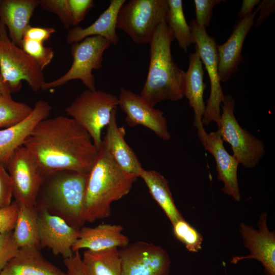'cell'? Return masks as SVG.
I'll list each match as a JSON object with an SVG mask.
<instances>
[{"label":"cell","mask_w":275,"mask_h":275,"mask_svg":"<svg viewBox=\"0 0 275 275\" xmlns=\"http://www.w3.org/2000/svg\"><path fill=\"white\" fill-rule=\"evenodd\" d=\"M0 95L11 96V93L8 85L5 82L0 72Z\"/></svg>","instance_id":"obj_42"},{"label":"cell","mask_w":275,"mask_h":275,"mask_svg":"<svg viewBox=\"0 0 275 275\" xmlns=\"http://www.w3.org/2000/svg\"><path fill=\"white\" fill-rule=\"evenodd\" d=\"M118 96L102 90L82 91L65 111L90 135L99 150L102 130L109 123L112 112L117 109Z\"/></svg>","instance_id":"obj_5"},{"label":"cell","mask_w":275,"mask_h":275,"mask_svg":"<svg viewBox=\"0 0 275 275\" xmlns=\"http://www.w3.org/2000/svg\"><path fill=\"white\" fill-rule=\"evenodd\" d=\"M117 109L113 111L102 145L117 164L126 172L139 177L143 169L132 149L126 143L124 127L118 126L116 119Z\"/></svg>","instance_id":"obj_19"},{"label":"cell","mask_w":275,"mask_h":275,"mask_svg":"<svg viewBox=\"0 0 275 275\" xmlns=\"http://www.w3.org/2000/svg\"><path fill=\"white\" fill-rule=\"evenodd\" d=\"M21 48L31 57L43 70L51 62L54 51L51 47H46L43 43L23 39Z\"/></svg>","instance_id":"obj_31"},{"label":"cell","mask_w":275,"mask_h":275,"mask_svg":"<svg viewBox=\"0 0 275 275\" xmlns=\"http://www.w3.org/2000/svg\"><path fill=\"white\" fill-rule=\"evenodd\" d=\"M110 45L111 43L107 40L98 36L88 37L72 43L70 50L73 62L70 69L60 78L45 82L41 90L51 89L70 80L78 79L88 90H96L92 71L101 68L103 53Z\"/></svg>","instance_id":"obj_8"},{"label":"cell","mask_w":275,"mask_h":275,"mask_svg":"<svg viewBox=\"0 0 275 275\" xmlns=\"http://www.w3.org/2000/svg\"><path fill=\"white\" fill-rule=\"evenodd\" d=\"M6 168L12 181L15 201L29 207L35 206L45 176L33 156L22 145L10 156Z\"/></svg>","instance_id":"obj_11"},{"label":"cell","mask_w":275,"mask_h":275,"mask_svg":"<svg viewBox=\"0 0 275 275\" xmlns=\"http://www.w3.org/2000/svg\"><path fill=\"white\" fill-rule=\"evenodd\" d=\"M195 49L194 53L189 54L188 68L185 72L184 96L194 110V125L198 129L203 126L202 120L206 106L203 99L206 85L203 81L202 62L197 49Z\"/></svg>","instance_id":"obj_24"},{"label":"cell","mask_w":275,"mask_h":275,"mask_svg":"<svg viewBox=\"0 0 275 275\" xmlns=\"http://www.w3.org/2000/svg\"><path fill=\"white\" fill-rule=\"evenodd\" d=\"M221 2V0H195V20L197 24L205 29L208 26L212 15L213 7Z\"/></svg>","instance_id":"obj_34"},{"label":"cell","mask_w":275,"mask_h":275,"mask_svg":"<svg viewBox=\"0 0 275 275\" xmlns=\"http://www.w3.org/2000/svg\"><path fill=\"white\" fill-rule=\"evenodd\" d=\"M274 1L265 0L262 1L257 8L260 10V14L258 19L255 22V26H258L267 18L270 14L274 12Z\"/></svg>","instance_id":"obj_40"},{"label":"cell","mask_w":275,"mask_h":275,"mask_svg":"<svg viewBox=\"0 0 275 275\" xmlns=\"http://www.w3.org/2000/svg\"><path fill=\"white\" fill-rule=\"evenodd\" d=\"M120 225L102 224L94 227H82L79 237L72 247V251L86 249L100 251L115 248H123L129 244V239L122 233Z\"/></svg>","instance_id":"obj_20"},{"label":"cell","mask_w":275,"mask_h":275,"mask_svg":"<svg viewBox=\"0 0 275 275\" xmlns=\"http://www.w3.org/2000/svg\"><path fill=\"white\" fill-rule=\"evenodd\" d=\"M38 0H0V22L9 31L11 40L21 48L24 34Z\"/></svg>","instance_id":"obj_21"},{"label":"cell","mask_w":275,"mask_h":275,"mask_svg":"<svg viewBox=\"0 0 275 275\" xmlns=\"http://www.w3.org/2000/svg\"><path fill=\"white\" fill-rule=\"evenodd\" d=\"M82 259L87 275H122L117 248L97 252L87 250Z\"/></svg>","instance_id":"obj_27"},{"label":"cell","mask_w":275,"mask_h":275,"mask_svg":"<svg viewBox=\"0 0 275 275\" xmlns=\"http://www.w3.org/2000/svg\"><path fill=\"white\" fill-rule=\"evenodd\" d=\"M175 237L191 253H198L202 249L203 235L184 218L172 225Z\"/></svg>","instance_id":"obj_30"},{"label":"cell","mask_w":275,"mask_h":275,"mask_svg":"<svg viewBox=\"0 0 275 275\" xmlns=\"http://www.w3.org/2000/svg\"><path fill=\"white\" fill-rule=\"evenodd\" d=\"M68 275H87L79 251H76L69 257L64 259Z\"/></svg>","instance_id":"obj_38"},{"label":"cell","mask_w":275,"mask_h":275,"mask_svg":"<svg viewBox=\"0 0 275 275\" xmlns=\"http://www.w3.org/2000/svg\"><path fill=\"white\" fill-rule=\"evenodd\" d=\"M23 146L45 177L63 170L88 173L98 152L89 134L73 119L63 116L40 121Z\"/></svg>","instance_id":"obj_1"},{"label":"cell","mask_w":275,"mask_h":275,"mask_svg":"<svg viewBox=\"0 0 275 275\" xmlns=\"http://www.w3.org/2000/svg\"><path fill=\"white\" fill-rule=\"evenodd\" d=\"M40 248H47L54 255L64 259L73 254L72 247L79 237V230L69 225L62 218L36 206Z\"/></svg>","instance_id":"obj_14"},{"label":"cell","mask_w":275,"mask_h":275,"mask_svg":"<svg viewBox=\"0 0 275 275\" xmlns=\"http://www.w3.org/2000/svg\"><path fill=\"white\" fill-rule=\"evenodd\" d=\"M138 177L121 169L101 145L89 173L85 199L86 222L108 217L111 204L127 195Z\"/></svg>","instance_id":"obj_3"},{"label":"cell","mask_w":275,"mask_h":275,"mask_svg":"<svg viewBox=\"0 0 275 275\" xmlns=\"http://www.w3.org/2000/svg\"><path fill=\"white\" fill-rule=\"evenodd\" d=\"M43 9L55 14L64 26L68 29L73 25L69 0H38Z\"/></svg>","instance_id":"obj_32"},{"label":"cell","mask_w":275,"mask_h":275,"mask_svg":"<svg viewBox=\"0 0 275 275\" xmlns=\"http://www.w3.org/2000/svg\"><path fill=\"white\" fill-rule=\"evenodd\" d=\"M32 110L28 104L15 101L11 96L0 95V129L23 120Z\"/></svg>","instance_id":"obj_29"},{"label":"cell","mask_w":275,"mask_h":275,"mask_svg":"<svg viewBox=\"0 0 275 275\" xmlns=\"http://www.w3.org/2000/svg\"><path fill=\"white\" fill-rule=\"evenodd\" d=\"M139 177L144 181L152 197L172 225L184 218L175 204L169 182L163 175L155 170H146L143 168Z\"/></svg>","instance_id":"obj_25"},{"label":"cell","mask_w":275,"mask_h":275,"mask_svg":"<svg viewBox=\"0 0 275 275\" xmlns=\"http://www.w3.org/2000/svg\"><path fill=\"white\" fill-rule=\"evenodd\" d=\"M125 0H111L109 4L97 19L86 28L76 26L70 29L66 35L67 43L72 44L84 39L98 36L107 40L111 44L117 45L120 38L116 32L117 19Z\"/></svg>","instance_id":"obj_22"},{"label":"cell","mask_w":275,"mask_h":275,"mask_svg":"<svg viewBox=\"0 0 275 275\" xmlns=\"http://www.w3.org/2000/svg\"><path fill=\"white\" fill-rule=\"evenodd\" d=\"M257 12L255 10L251 15L239 20L227 41L217 45L218 71L221 81L229 80L231 75L237 71L238 65L243 61L241 52L243 42L254 23Z\"/></svg>","instance_id":"obj_18"},{"label":"cell","mask_w":275,"mask_h":275,"mask_svg":"<svg viewBox=\"0 0 275 275\" xmlns=\"http://www.w3.org/2000/svg\"><path fill=\"white\" fill-rule=\"evenodd\" d=\"M0 275H68L41 254L40 249H20L0 272Z\"/></svg>","instance_id":"obj_23"},{"label":"cell","mask_w":275,"mask_h":275,"mask_svg":"<svg viewBox=\"0 0 275 275\" xmlns=\"http://www.w3.org/2000/svg\"><path fill=\"white\" fill-rule=\"evenodd\" d=\"M118 105L126 114L125 121L129 127L142 125L153 131L165 141L171 139L166 119L161 111L156 109L138 95L121 88Z\"/></svg>","instance_id":"obj_15"},{"label":"cell","mask_w":275,"mask_h":275,"mask_svg":"<svg viewBox=\"0 0 275 275\" xmlns=\"http://www.w3.org/2000/svg\"><path fill=\"white\" fill-rule=\"evenodd\" d=\"M69 3L74 26L84 19L87 13L94 6L92 0H69Z\"/></svg>","instance_id":"obj_37"},{"label":"cell","mask_w":275,"mask_h":275,"mask_svg":"<svg viewBox=\"0 0 275 275\" xmlns=\"http://www.w3.org/2000/svg\"><path fill=\"white\" fill-rule=\"evenodd\" d=\"M168 10L166 22L180 47L186 52L189 46L195 43L189 25L184 16L181 0H167Z\"/></svg>","instance_id":"obj_28"},{"label":"cell","mask_w":275,"mask_h":275,"mask_svg":"<svg viewBox=\"0 0 275 275\" xmlns=\"http://www.w3.org/2000/svg\"><path fill=\"white\" fill-rule=\"evenodd\" d=\"M13 187L12 181L6 167L0 162V209L12 203Z\"/></svg>","instance_id":"obj_36"},{"label":"cell","mask_w":275,"mask_h":275,"mask_svg":"<svg viewBox=\"0 0 275 275\" xmlns=\"http://www.w3.org/2000/svg\"><path fill=\"white\" fill-rule=\"evenodd\" d=\"M202 63L205 65L210 82V94L202 120L203 125L208 126L215 122L218 126L221 116L220 106L224 98L218 71L217 45L215 39L208 35L206 29L195 20L189 24Z\"/></svg>","instance_id":"obj_10"},{"label":"cell","mask_w":275,"mask_h":275,"mask_svg":"<svg viewBox=\"0 0 275 275\" xmlns=\"http://www.w3.org/2000/svg\"><path fill=\"white\" fill-rule=\"evenodd\" d=\"M121 248L122 275H170V257L160 246L139 241Z\"/></svg>","instance_id":"obj_12"},{"label":"cell","mask_w":275,"mask_h":275,"mask_svg":"<svg viewBox=\"0 0 275 275\" xmlns=\"http://www.w3.org/2000/svg\"><path fill=\"white\" fill-rule=\"evenodd\" d=\"M175 39L166 21L157 28L150 42V61L147 76L140 96L150 105L184 97L185 72L175 63L171 45Z\"/></svg>","instance_id":"obj_2"},{"label":"cell","mask_w":275,"mask_h":275,"mask_svg":"<svg viewBox=\"0 0 275 275\" xmlns=\"http://www.w3.org/2000/svg\"><path fill=\"white\" fill-rule=\"evenodd\" d=\"M19 209V204L14 201L5 208L0 209V233L13 231Z\"/></svg>","instance_id":"obj_35"},{"label":"cell","mask_w":275,"mask_h":275,"mask_svg":"<svg viewBox=\"0 0 275 275\" xmlns=\"http://www.w3.org/2000/svg\"><path fill=\"white\" fill-rule=\"evenodd\" d=\"M257 226L256 229L251 225L239 224V233L250 253L232 257L230 263L236 264L243 260H256L262 264L265 275H275V232L268 228L266 212L260 214Z\"/></svg>","instance_id":"obj_13"},{"label":"cell","mask_w":275,"mask_h":275,"mask_svg":"<svg viewBox=\"0 0 275 275\" xmlns=\"http://www.w3.org/2000/svg\"><path fill=\"white\" fill-rule=\"evenodd\" d=\"M0 72L11 93L18 92L22 80L34 92L45 82L43 70L24 50L10 39L6 26L0 22Z\"/></svg>","instance_id":"obj_6"},{"label":"cell","mask_w":275,"mask_h":275,"mask_svg":"<svg viewBox=\"0 0 275 275\" xmlns=\"http://www.w3.org/2000/svg\"><path fill=\"white\" fill-rule=\"evenodd\" d=\"M89 173L63 170L45 177L36 206L64 219L79 230L86 222L85 199Z\"/></svg>","instance_id":"obj_4"},{"label":"cell","mask_w":275,"mask_h":275,"mask_svg":"<svg viewBox=\"0 0 275 275\" xmlns=\"http://www.w3.org/2000/svg\"><path fill=\"white\" fill-rule=\"evenodd\" d=\"M13 235L20 249L34 248L40 249L37 212L35 206L19 204V209Z\"/></svg>","instance_id":"obj_26"},{"label":"cell","mask_w":275,"mask_h":275,"mask_svg":"<svg viewBox=\"0 0 275 275\" xmlns=\"http://www.w3.org/2000/svg\"><path fill=\"white\" fill-rule=\"evenodd\" d=\"M51 109L48 102L38 100L31 114L25 119L14 125L0 129V162L6 166L13 152L23 145L36 125L47 118Z\"/></svg>","instance_id":"obj_17"},{"label":"cell","mask_w":275,"mask_h":275,"mask_svg":"<svg viewBox=\"0 0 275 275\" xmlns=\"http://www.w3.org/2000/svg\"><path fill=\"white\" fill-rule=\"evenodd\" d=\"M55 32L56 30L52 28H42L30 25L25 32L23 39L43 43L44 41L48 40L52 34Z\"/></svg>","instance_id":"obj_39"},{"label":"cell","mask_w":275,"mask_h":275,"mask_svg":"<svg viewBox=\"0 0 275 275\" xmlns=\"http://www.w3.org/2000/svg\"><path fill=\"white\" fill-rule=\"evenodd\" d=\"M167 0H130L121 7L117 29L138 44L149 43L159 24L166 21Z\"/></svg>","instance_id":"obj_7"},{"label":"cell","mask_w":275,"mask_h":275,"mask_svg":"<svg viewBox=\"0 0 275 275\" xmlns=\"http://www.w3.org/2000/svg\"><path fill=\"white\" fill-rule=\"evenodd\" d=\"M197 131L204 148L214 158L217 179L224 184L222 191L239 202L241 198L237 179L238 161L226 150L218 130L208 133L202 126L197 129Z\"/></svg>","instance_id":"obj_16"},{"label":"cell","mask_w":275,"mask_h":275,"mask_svg":"<svg viewBox=\"0 0 275 275\" xmlns=\"http://www.w3.org/2000/svg\"><path fill=\"white\" fill-rule=\"evenodd\" d=\"M259 0H243L238 16L239 20L251 15L253 8L260 3Z\"/></svg>","instance_id":"obj_41"},{"label":"cell","mask_w":275,"mask_h":275,"mask_svg":"<svg viewBox=\"0 0 275 275\" xmlns=\"http://www.w3.org/2000/svg\"><path fill=\"white\" fill-rule=\"evenodd\" d=\"M223 112L218 126L223 141L231 146L233 156L246 169L255 167L265 153L262 142L243 129L234 115L235 101L233 96L224 95Z\"/></svg>","instance_id":"obj_9"},{"label":"cell","mask_w":275,"mask_h":275,"mask_svg":"<svg viewBox=\"0 0 275 275\" xmlns=\"http://www.w3.org/2000/svg\"><path fill=\"white\" fill-rule=\"evenodd\" d=\"M19 250L13 231L0 233V272L17 255Z\"/></svg>","instance_id":"obj_33"}]
</instances>
